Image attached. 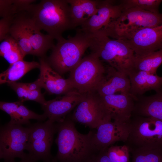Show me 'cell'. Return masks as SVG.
I'll return each instance as SVG.
<instances>
[{
  "label": "cell",
  "instance_id": "6da1fadb",
  "mask_svg": "<svg viewBox=\"0 0 162 162\" xmlns=\"http://www.w3.org/2000/svg\"><path fill=\"white\" fill-rule=\"evenodd\" d=\"M55 140L58 149L55 158L59 162H88L98 152L93 144L94 133H80L74 121L67 118L57 122Z\"/></svg>",
  "mask_w": 162,
  "mask_h": 162
},
{
  "label": "cell",
  "instance_id": "7a4b0ae2",
  "mask_svg": "<svg viewBox=\"0 0 162 162\" xmlns=\"http://www.w3.org/2000/svg\"><path fill=\"white\" fill-rule=\"evenodd\" d=\"M26 12L36 27L58 40L65 31L74 29L67 0H43L31 4Z\"/></svg>",
  "mask_w": 162,
  "mask_h": 162
},
{
  "label": "cell",
  "instance_id": "3957f363",
  "mask_svg": "<svg viewBox=\"0 0 162 162\" xmlns=\"http://www.w3.org/2000/svg\"><path fill=\"white\" fill-rule=\"evenodd\" d=\"M87 34L91 52L128 75L134 69V53L124 40L111 38L100 32Z\"/></svg>",
  "mask_w": 162,
  "mask_h": 162
},
{
  "label": "cell",
  "instance_id": "277c9868",
  "mask_svg": "<svg viewBox=\"0 0 162 162\" xmlns=\"http://www.w3.org/2000/svg\"><path fill=\"white\" fill-rule=\"evenodd\" d=\"M162 24V13L137 8L123 10L120 16L101 32L110 38L124 40L142 29Z\"/></svg>",
  "mask_w": 162,
  "mask_h": 162
},
{
  "label": "cell",
  "instance_id": "5b68a950",
  "mask_svg": "<svg viewBox=\"0 0 162 162\" xmlns=\"http://www.w3.org/2000/svg\"><path fill=\"white\" fill-rule=\"evenodd\" d=\"M89 46L88 35L79 29L73 37L57 40L50 56L46 59L60 75L70 71L79 63Z\"/></svg>",
  "mask_w": 162,
  "mask_h": 162
},
{
  "label": "cell",
  "instance_id": "8992f818",
  "mask_svg": "<svg viewBox=\"0 0 162 162\" xmlns=\"http://www.w3.org/2000/svg\"><path fill=\"white\" fill-rule=\"evenodd\" d=\"M128 125L129 135L125 142L129 149H162V121L136 116L131 118Z\"/></svg>",
  "mask_w": 162,
  "mask_h": 162
},
{
  "label": "cell",
  "instance_id": "52a82bcc",
  "mask_svg": "<svg viewBox=\"0 0 162 162\" xmlns=\"http://www.w3.org/2000/svg\"><path fill=\"white\" fill-rule=\"evenodd\" d=\"M105 72V67L95 54L82 58L70 72L68 78L74 88L82 94L96 91Z\"/></svg>",
  "mask_w": 162,
  "mask_h": 162
},
{
  "label": "cell",
  "instance_id": "ba28073f",
  "mask_svg": "<svg viewBox=\"0 0 162 162\" xmlns=\"http://www.w3.org/2000/svg\"><path fill=\"white\" fill-rule=\"evenodd\" d=\"M30 128L8 123L1 127L0 158L4 161L27 157L24 152L28 140Z\"/></svg>",
  "mask_w": 162,
  "mask_h": 162
},
{
  "label": "cell",
  "instance_id": "9c48e42d",
  "mask_svg": "<svg viewBox=\"0 0 162 162\" xmlns=\"http://www.w3.org/2000/svg\"><path fill=\"white\" fill-rule=\"evenodd\" d=\"M72 119L93 129H97L104 121L112 120L96 91L86 93L77 105L71 117Z\"/></svg>",
  "mask_w": 162,
  "mask_h": 162
},
{
  "label": "cell",
  "instance_id": "30bf717a",
  "mask_svg": "<svg viewBox=\"0 0 162 162\" xmlns=\"http://www.w3.org/2000/svg\"><path fill=\"white\" fill-rule=\"evenodd\" d=\"M122 11L120 5L115 1L98 0L96 11L79 29L86 34L97 32L117 19Z\"/></svg>",
  "mask_w": 162,
  "mask_h": 162
},
{
  "label": "cell",
  "instance_id": "8fae6325",
  "mask_svg": "<svg viewBox=\"0 0 162 162\" xmlns=\"http://www.w3.org/2000/svg\"><path fill=\"white\" fill-rule=\"evenodd\" d=\"M124 40L135 55L141 56L162 49V24L144 28Z\"/></svg>",
  "mask_w": 162,
  "mask_h": 162
},
{
  "label": "cell",
  "instance_id": "7c38bea8",
  "mask_svg": "<svg viewBox=\"0 0 162 162\" xmlns=\"http://www.w3.org/2000/svg\"><path fill=\"white\" fill-rule=\"evenodd\" d=\"M101 97L112 121L122 124L129 123L135 105L133 96L130 93H120Z\"/></svg>",
  "mask_w": 162,
  "mask_h": 162
},
{
  "label": "cell",
  "instance_id": "4fadbf2b",
  "mask_svg": "<svg viewBox=\"0 0 162 162\" xmlns=\"http://www.w3.org/2000/svg\"><path fill=\"white\" fill-rule=\"evenodd\" d=\"M128 123L120 124L111 120L102 123L96 129L93 137L96 150L98 152L107 148L116 142H126L129 133Z\"/></svg>",
  "mask_w": 162,
  "mask_h": 162
},
{
  "label": "cell",
  "instance_id": "5bb4252c",
  "mask_svg": "<svg viewBox=\"0 0 162 162\" xmlns=\"http://www.w3.org/2000/svg\"><path fill=\"white\" fill-rule=\"evenodd\" d=\"M85 94L74 90L62 96L46 101L42 106L44 114L51 122H58L76 107L84 98Z\"/></svg>",
  "mask_w": 162,
  "mask_h": 162
},
{
  "label": "cell",
  "instance_id": "9a60e30c",
  "mask_svg": "<svg viewBox=\"0 0 162 162\" xmlns=\"http://www.w3.org/2000/svg\"><path fill=\"white\" fill-rule=\"evenodd\" d=\"M40 74L38 79L41 87L49 94H64L75 89L68 78L64 79L54 70L44 58L39 59Z\"/></svg>",
  "mask_w": 162,
  "mask_h": 162
},
{
  "label": "cell",
  "instance_id": "2e32d148",
  "mask_svg": "<svg viewBox=\"0 0 162 162\" xmlns=\"http://www.w3.org/2000/svg\"><path fill=\"white\" fill-rule=\"evenodd\" d=\"M130 84L126 74L119 71L108 65L96 91L101 96L120 93H130Z\"/></svg>",
  "mask_w": 162,
  "mask_h": 162
},
{
  "label": "cell",
  "instance_id": "e0dca14e",
  "mask_svg": "<svg viewBox=\"0 0 162 162\" xmlns=\"http://www.w3.org/2000/svg\"><path fill=\"white\" fill-rule=\"evenodd\" d=\"M130 84V94L134 99L146 92H156L162 86V77L148 72L133 70L128 74Z\"/></svg>",
  "mask_w": 162,
  "mask_h": 162
},
{
  "label": "cell",
  "instance_id": "ac0fdd59",
  "mask_svg": "<svg viewBox=\"0 0 162 162\" xmlns=\"http://www.w3.org/2000/svg\"><path fill=\"white\" fill-rule=\"evenodd\" d=\"M23 15L25 28L32 48V55L44 58L48 50L54 46V39L49 34L41 33L26 11H23Z\"/></svg>",
  "mask_w": 162,
  "mask_h": 162
},
{
  "label": "cell",
  "instance_id": "d6986e66",
  "mask_svg": "<svg viewBox=\"0 0 162 162\" xmlns=\"http://www.w3.org/2000/svg\"><path fill=\"white\" fill-rule=\"evenodd\" d=\"M153 95L136 97L133 113L136 116L152 117L162 121V89Z\"/></svg>",
  "mask_w": 162,
  "mask_h": 162
},
{
  "label": "cell",
  "instance_id": "ffe728a7",
  "mask_svg": "<svg viewBox=\"0 0 162 162\" xmlns=\"http://www.w3.org/2000/svg\"><path fill=\"white\" fill-rule=\"evenodd\" d=\"M74 28L81 26L96 11L98 0H67Z\"/></svg>",
  "mask_w": 162,
  "mask_h": 162
},
{
  "label": "cell",
  "instance_id": "44dd1931",
  "mask_svg": "<svg viewBox=\"0 0 162 162\" xmlns=\"http://www.w3.org/2000/svg\"><path fill=\"white\" fill-rule=\"evenodd\" d=\"M40 67V63L36 62L23 60L18 61L10 65L6 70L0 74V84L16 82L29 71Z\"/></svg>",
  "mask_w": 162,
  "mask_h": 162
},
{
  "label": "cell",
  "instance_id": "7402d4cb",
  "mask_svg": "<svg viewBox=\"0 0 162 162\" xmlns=\"http://www.w3.org/2000/svg\"><path fill=\"white\" fill-rule=\"evenodd\" d=\"M23 11L15 16L9 34L17 43L25 56L28 54L32 55V51L25 28Z\"/></svg>",
  "mask_w": 162,
  "mask_h": 162
},
{
  "label": "cell",
  "instance_id": "603a6c76",
  "mask_svg": "<svg viewBox=\"0 0 162 162\" xmlns=\"http://www.w3.org/2000/svg\"><path fill=\"white\" fill-rule=\"evenodd\" d=\"M162 64V49L141 56L135 55L134 70L156 74L158 68Z\"/></svg>",
  "mask_w": 162,
  "mask_h": 162
},
{
  "label": "cell",
  "instance_id": "cb8c5ba5",
  "mask_svg": "<svg viewBox=\"0 0 162 162\" xmlns=\"http://www.w3.org/2000/svg\"><path fill=\"white\" fill-rule=\"evenodd\" d=\"M53 140H35L28 141L26 150L28 152L29 157L37 161L49 162L53 158L50 152Z\"/></svg>",
  "mask_w": 162,
  "mask_h": 162
},
{
  "label": "cell",
  "instance_id": "d4e9b609",
  "mask_svg": "<svg viewBox=\"0 0 162 162\" xmlns=\"http://www.w3.org/2000/svg\"><path fill=\"white\" fill-rule=\"evenodd\" d=\"M0 55L10 65L23 60L25 57L17 43L9 34L0 43Z\"/></svg>",
  "mask_w": 162,
  "mask_h": 162
},
{
  "label": "cell",
  "instance_id": "484cf974",
  "mask_svg": "<svg viewBox=\"0 0 162 162\" xmlns=\"http://www.w3.org/2000/svg\"><path fill=\"white\" fill-rule=\"evenodd\" d=\"M29 128L28 141L35 140H53L54 135L57 130L56 124L48 120L44 123H35Z\"/></svg>",
  "mask_w": 162,
  "mask_h": 162
},
{
  "label": "cell",
  "instance_id": "4316f807",
  "mask_svg": "<svg viewBox=\"0 0 162 162\" xmlns=\"http://www.w3.org/2000/svg\"><path fill=\"white\" fill-rule=\"evenodd\" d=\"M131 162H162V149L139 148L130 149Z\"/></svg>",
  "mask_w": 162,
  "mask_h": 162
},
{
  "label": "cell",
  "instance_id": "83f0119b",
  "mask_svg": "<svg viewBox=\"0 0 162 162\" xmlns=\"http://www.w3.org/2000/svg\"><path fill=\"white\" fill-rule=\"evenodd\" d=\"M162 2V0H122L119 3L123 10L135 8L158 14Z\"/></svg>",
  "mask_w": 162,
  "mask_h": 162
},
{
  "label": "cell",
  "instance_id": "f1b7e54d",
  "mask_svg": "<svg viewBox=\"0 0 162 162\" xmlns=\"http://www.w3.org/2000/svg\"><path fill=\"white\" fill-rule=\"evenodd\" d=\"M130 153L129 147L125 144L111 146L107 150V155L112 162H130Z\"/></svg>",
  "mask_w": 162,
  "mask_h": 162
},
{
  "label": "cell",
  "instance_id": "f546056e",
  "mask_svg": "<svg viewBox=\"0 0 162 162\" xmlns=\"http://www.w3.org/2000/svg\"><path fill=\"white\" fill-rule=\"evenodd\" d=\"M19 103V101L13 102L1 101L0 108L10 116V120L9 123L21 125L28 124L30 123V122L26 121L22 118L17 112Z\"/></svg>",
  "mask_w": 162,
  "mask_h": 162
},
{
  "label": "cell",
  "instance_id": "4dcf8cb0",
  "mask_svg": "<svg viewBox=\"0 0 162 162\" xmlns=\"http://www.w3.org/2000/svg\"><path fill=\"white\" fill-rule=\"evenodd\" d=\"M19 101L17 112L19 115L24 120L29 121V120L33 119L41 121L47 118L44 113L42 115L38 114L28 109L24 106L23 102L19 100Z\"/></svg>",
  "mask_w": 162,
  "mask_h": 162
},
{
  "label": "cell",
  "instance_id": "1f68e13d",
  "mask_svg": "<svg viewBox=\"0 0 162 162\" xmlns=\"http://www.w3.org/2000/svg\"><path fill=\"white\" fill-rule=\"evenodd\" d=\"M12 0H0V16L2 18L12 17L14 16L12 12Z\"/></svg>",
  "mask_w": 162,
  "mask_h": 162
},
{
  "label": "cell",
  "instance_id": "d6a6232c",
  "mask_svg": "<svg viewBox=\"0 0 162 162\" xmlns=\"http://www.w3.org/2000/svg\"><path fill=\"white\" fill-rule=\"evenodd\" d=\"M14 18H2L0 20V41H3L9 34L10 29Z\"/></svg>",
  "mask_w": 162,
  "mask_h": 162
},
{
  "label": "cell",
  "instance_id": "836d02e7",
  "mask_svg": "<svg viewBox=\"0 0 162 162\" xmlns=\"http://www.w3.org/2000/svg\"><path fill=\"white\" fill-rule=\"evenodd\" d=\"M26 100L35 101L40 103L42 106L46 102L44 95L41 92L40 89L34 91L28 90L24 100V101Z\"/></svg>",
  "mask_w": 162,
  "mask_h": 162
},
{
  "label": "cell",
  "instance_id": "e575fe53",
  "mask_svg": "<svg viewBox=\"0 0 162 162\" xmlns=\"http://www.w3.org/2000/svg\"><path fill=\"white\" fill-rule=\"evenodd\" d=\"M107 148L95 154L88 162H112L107 155Z\"/></svg>",
  "mask_w": 162,
  "mask_h": 162
},
{
  "label": "cell",
  "instance_id": "d590c367",
  "mask_svg": "<svg viewBox=\"0 0 162 162\" xmlns=\"http://www.w3.org/2000/svg\"><path fill=\"white\" fill-rule=\"evenodd\" d=\"M25 84L26 88L30 91L41 89V88L38 79L33 82L25 83Z\"/></svg>",
  "mask_w": 162,
  "mask_h": 162
},
{
  "label": "cell",
  "instance_id": "8d00e7d4",
  "mask_svg": "<svg viewBox=\"0 0 162 162\" xmlns=\"http://www.w3.org/2000/svg\"><path fill=\"white\" fill-rule=\"evenodd\" d=\"M4 162H37V161L30 158L28 155L27 157L21 159V160L19 162L16 161L14 160H13L8 161H4Z\"/></svg>",
  "mask_w": 162,
  "mask_h": 162
},
{
  "label": "cell",
  "instance_id": "74e56055",
  "mask_svg": "<svg viewBox=\"0 0 162 162\" xmlns=\"http://www.w3.org/2000/svg\"><path fill=\"white\" fill-rule=\"evenodd\" d=\"M49 162H59L58 161L55 157L53 158Z\"/></svg>",
  "mask_w": 162,
  "mask_h": 162
}]
</instances>
